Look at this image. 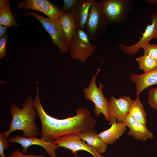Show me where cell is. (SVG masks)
<instances>
[{"label":"cell","instance_id":"52a82bcc","mask_svg":"<svg viewBox=\"0 0 157 157\" xmlns=\"http://www.w3.org/2000/svg\"><path fill=\"white\" fill-rule=\"evenodd\" d=\"M34 16L41 23L43 27L49 34L52 43L55 44L63 53L69 51L66 43L65 35L62 26L59 20L46 18L33 12H30L23 14Z\"/></svg>","mask_w":157,"mask_h":157},{"label":"cell","instance_id":"603a6c76","mask_svg":"<svg viewBox=\"0 0 157 157\" xmlns=\"http://www.w3.org/2000/svg\"><path fill=\"white\" fill-rule=\"evenodd\" d=\"M148 102L154 109L157 110V87L150 88Z\"/></svg>","mask_w":157,"mask_h":157},{"label":"cell","instance_id":"f1b7e54d","mask_svg":"<svg viewBox=\"0 0 157 157\" xmlns=\"http://www.w3.org/2000/svg\"><path fill=\"white\" fill-rule=\"evenodd\" d=\"M8 1V0H0V8L2 7Z\"/></svg>","mask_w":157,"mask_h":157},{"label":"cell","instance_id":"9a60e30c","mask_svg":"<svg viewBox=\"0 0 157 157\" xmlns=\"http://www.w3.org/2000/svg\"><path fill=\"white\" fill-rule=\"evenodd\" d=\"M131 80L135 84L137 97L146 88L155 84H157V68L148 72L137 74H131Z\"/></svg>","mask_w":157,"mask_h":157},{"label":"cell","instance_id":"9c48e42d","mask_svg":"<svg viewBox=\"0 0 157 157\" xmlns=\"http://www.w3.org/2000/svg\"><path fill=\"white\" fill-rule=\"evenodd\" d=\"M151 24L147 25L142 36L137 42L130 45L119 43V47L126 54L133 55L137 53L145 45L149 43L152 39H157V12L153 13L150 17Z\"/></svg>","mask_w":157,"mask_h":157},{"label":"cell","instance_id":"6da1fadb","mask_svg":"<svg viewBox=\"0 0 157 157\" xmlns=\"http://www.w3.org/2000/svg\"><path fill=\"white\" fill-rule=\"evenodd\" d=\"M33 102L41 122V138L48 142H53L64 135L94 129L96 126L97 120L90 111L83 107L76 109L74 116L64 119H58L48 115L42 105L38 87Z\"/></svg>","mask_w":157,"mask_h":157},{"label":"cell","instance_id":"e0dca14e","mask_svg":"<svg viewBox=\"0 0 157 157\" xmlns=\"http://www.w3.org/2000/svg\"><path fill=\"white\" fill-rule=\"evenodd\" d=\"M81 139L86 142L100 154L105 153L108 145L98 137L94 129L80 132L76 134Z\"/></svg>","mask_w":157,"mask_h":157},{"label":"cell","instance_id":"3957f363","mask_svg":"<svg viewBox=\"0 0 157 157\" xmlns=\"http://www.w3.org/2000/svg\"><path fill=\"white\" fill-rule=\"evenodd\" d=\"M100 2L108 24H124L133 8V3L129 0H102Z\"/></svg>","mask_w":157,"mask_h":157},{"label":"cell","instance_id":"8fae6325","mask_svg":"<svg viewBox=\"0 0 157 157\" xmlns=\"http://www.w3.org/2000/svg\"><path fill=\"white\" fill-rule=\"evenodd\" d=\"M59 147H64L72 151V154H76L80 150L86 151L93 157H104L93 147L80 139L75 134H69L60 136L53 141Z\"/></svg>","mask_w":157,"mask_h":157},{"label":"cell","instance_id":"ac0fdd59","mask_svg":"<svg viewBox=\"0 0 157 157\" xmlns=\"http://www.w3.org/2000/svg\"><path fill=\"white\" fill-rule=\"evenodd\" d=\"M59 21L62 26L66 44L68 47L76 28L74 22L70 13L65 12L60 17Z\"/></svg>","mask_w":157,"mask_h":157},{"label":"cell","instance_id":"d4e9b609","mask_svg":"<svg viewBox=\"0 0 157 157\" xmlns=\"http://www.w3.org/2000/svg\"><path fill=\"white\" fill-rule=\"evenodd\" d=\"M8 35L6 33L0 39V57L3 58L6 54V49Z\"/></svg>","mask_w":157,"mask_h":157},{"label":"cell","instance_id":"7402d4cb","mask_svg":"<svg viewBox=\"0 0 157 157\" xmlns=\"http://www.w3.org/2000/svg\"><path fill=\"white\" fill-rule=\"evenodd\" d=\"M143 54L148 55L157 61V44L149 43L142 48Z\"/></svg>","mask_w":157,"mask_h":157},{"label":"cell","instance_id":"4fadbf2b","mask_svg":"<svg viewBox=\"0 0 157 157\" xmlns=\"http://www.w3.org/2000/svg\"><path fill=\"white\" fill-rule=\"evenodd\" d=\"M94 0H78L70 12L76 28L84 29L90 8Z\"/></svg>","mask_w":157,"mask_h":157},{"label":"cell","instance_id":"f546056e","mask_svg":"<svg viewBox=\"0 0 157 157\" xmlns=\"http://www.w3.org/2000/svg\"><path fill=\"white\" fill-rule=\"evenodd\" d=\"M75 155L76 157H77V156L76 154H75Z\"/></svg>","mask_w":157,"mask_h":157},{"label":"cell","instance_id":"d6986e66","mask_svg":"<svg viewBox=\"0 0 157 157\" xmlns=\"http://www.w3.org/2000/svg\"><path fill=\"white\" fill-rule=\"evenodd\" d=\"M129 114L136 120L146 125L147 123L146 114L139 97L133 100L129 109Z\"/></svg>","mask_w":157,"mask_h":157},{"label":"cell","instance_id":"30bf717a","mask_svg":"<svg viewBox=\"0 0 157 157\" xmlns=\"http://www.w3.org/2000/svg\"><path fill=\"white\" fill-rule=\"evenodd\" d=\"M19 9L35 10L43 13L51 19L59 20L65 12L62 8L47 0H26L19 3Z\"/></svg>","mask_w":157,"mask_h":157},{"label":"cell","instance_id":"277c9868","mask_svg":"<svg viewBox=\"0 0 157 157\" xmlns=\"http://www.w3.org/2000/svg\"><path fill=\"white\" fill-rule=\"evenodd\" d=\"M108 25L100 2L94 0L92 6L85 24V31L90 41L99 39L105 33Z\"/></svg>","mask_w":157,"mask_h":157},{"label":"cell","instance_id":"2e32d148","mask_svg":"<svg viewBox=\"0 0 157 157\" xmlns=\"http://www.w3.org/2000/svg\"><path fill=\"white\" fill-rule=\"evenodd\" d=\"M108 129L100 133L98 136L107 144H111L119 139L127 130L124 122H114Z\"/></svg>","mask_w":157,"mask_h":157},{"label":"cell","instance_id":"484cf974","mask_svg":"<svg viewBox=\"0 0 157 157\" xmlns=\"http://www.w3.org/2000/svg\"><path fill=\"white\" fill-rule=\"evenodd\" d=\"M9 157H46L44 155L25 154L19 150H13L12 153L8 155Z\"/></svg>","mask_w":157,"mask_h":157},{"label":"cell","instance_id":"83f0119b","mask_svg":"<svg viewBox=\"0 0 157 157\" xmlns=\"http://www.w3.org/2000/svg\"><path fill=\"white\" fill-rule=\"evenodd\" d=\"M8 27L2 25H0V38L5 35Z\"/></svg>","mask_w":157,"mask_h":157},{"label":"cell","instance_id":"5b68a950","mask_svg":"<svg viewBox=\"0 0 157 157\" xmlns=\"http://www.w3.org/2000/svg\"><path fill=\"white\" fill-rule=\"evenodd\" d=\"M90 41L85 30L75 28L68 47L71 58L82 63L86 61L96 49V46L91 44Z\"/></svg>","mask_w":157,"mask_h":157},{"label":"cell","instance_id":"ffe728a7","mask_svg":"<svg viewBox=\"0 0 157 157\" xmlns=\"http://www.w3.org/2000/svg\"><path fill=\"white\" fill-rule=\"evenodd\" d=\"M10 5V3L8 0L0 8V25L8 28L19 27V25L12 14Z\"/></svg>","mask_w":157,"mask_h":157},{"label":"cell","instance_id":"ba28073f","mask_svg":"<svg viewBox=\"0 0 157 157\" xmlns=\"http://www.w3.org/2000/svg\"><path fill=\"white\" fill-rule=\"evenodd\" d=\"M133 101L128 96L120 97L118 99L113 96L110 98L108 101L109 125L117 122H124Z\"/></svg>","mask_w":157,"mask_h":157},{"label":"cell","instance_id":"5bb4252c","mask_svg":"<svg viewBox=\"0 0 157 157\" xmlns=\"http://www.w3.org/2000/svg\"><path fill=\"white\" fill-rule=\"evenodd\" d=\"M124 123L129 129L128 134L137 140L144 141L153 137V133L147 129L146 125L136 120L129 114Z\"/></svg>","mask_w":157,"mask_h":157},{"label":"cell","instance_id":"cb8c5ba5","mask_svg":"<svg viewBox=\"0 0 157 157\" xmlns=\"http://www.w3.org/2000/svg\"><path fill=\"white\" fill-rule=\"evenodd\" d=\"M8 138L5 137L2 133H0V155L1 157H5L4 151L9 147Z\"/></svg>","mask_w":157,"mask_h":157},{"label":"cell","instance_id":"7a4b0ae2","mask_svg":"<svg viewBox=\"0 0 157 157\" xmlns=\"http://www.w3.org/2000/svg\"><path fill=\"white\" fill-rule=\"evenodd\" d=\"M22 105V108H20L14 103L11 104L10 109L12 119L9 124L10 129L2 133L7 138L12 132L16 130L22 131L23 136L26 138L36 137L40 134L35 122L38 115L31 95Z\"/></svg>","mask_w":157,"mask_h":157},{"label":"cell","instance_id":"4316f807","mask_svg":"<svg viewBox=\"0 0 157 157\" xmlns=\"http://www.w3.org/2000/svg\"><path fill=\"white\" fill-rule=\"evenodd\" d=\"M77 2V0H64V5L62 8L63 12L68 13H70Z\"/></svg>","mask_w":157,"mask_h":157},{"label":"cell","instance_id":"7c38bea8","mask_svg":"<svg viewBox=\"0 0 157 157\" xmlns=\"http://www.w3.org/2000/svg\"><path fill=\"white\" fill-rule=\"evenodd\" d=\"M9 142H15L20 144L23 147L22 152L26 153L28 147L32 145L40 146L44 149L50 157H57L56 150L59 147L53 142H49L42 138L36 137L26 138L16 135L14 137L8 139Z\"/></svg>","mask_w":157,"mask_h":157},{"label":"cell","instance_id":"44dd1931","mask_svg":"<svg viewBox=\"0 0 157 157\" xmlns=\"http://www.w3.org/2000/svg\"><path fill=\"white\" fill-rule=\"evenodd\" d=\"M136 60L140 68L144 73L153 70L157 68V61L150 56L146 54L138 57Z\"/></svg>","mask_w":157,"mask_h":157},{"label":"cell","instance_id":"8992f818","mask_svg":"<svg viewBox=\"0 0 157 157\" xmlns=\"http://www.w3.org/2000/svg\"><path fill=\"white\" fill-rule=\"evenodd\" d=\"M100 70L99 68L92 76L88 86L83 88V93L85 98L94 103V106L93 111L96 116H99L102 114L106 120L109 121L108 101L103 94L102 89L104 85L99 83L98 87L96 84V77Z\"/></svg>","mask_w":157,"mask_h":157}]
</instances>
